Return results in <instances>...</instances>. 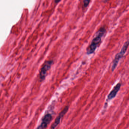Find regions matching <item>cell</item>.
<instances>
[{
	"label": "cell",
	"instance_id": "1",
	"mask_svg": "<svg viewBox=\"0 0 129 129\" xmlns=\"http://www.w3.org/2000/svg\"><path fill=\"white\" fill-rule=\"evenodd\" d=\"M105 32L106 29L104 27H102L100 28L96 33V37L93 39L90 45L87 49V54L90 55L95 52L96 48L101 43L102 37H103Z\"/></svg>",
	"mask_w": 129,
	"mask_h": 129
},
{
	"label": "cell",
	"instance_id": "2",
	"mask_svg": "<svg viewBox=\"0 0 129 129\" xmlns=\"http://www.w3.org/2000/svg\"><path fill=\"white\" fill-rule=\"evenodd\" d=\"M129 46V40H128L125 42L120 52L116 54V56L115 57L114 59L113 60V63H112L111 68L112 71H113L117 67L120 59L123 57L125 53L126 52Z\"/></svg>",
	"mask_w": 129,
	"mask_h": 129
},
{
	"label": "cell",
	"instance_id": "3",
	"mask_svg": "<svg viewBox=\"0 0 129 129\" xmlns=\"http://www.w3.org/2000/svg\"><path fill=\"white\" fill-rule=\"evenodd\" d=\"M53 62V60H49L45 62L40 71V77L41 81L44 80L45 79L47 71L50 69Z\"/></svg>",
	"mask_w": 129,
	"mask_h": 129
},
{
	"label": "cell",
	"instance_id": "4",
	"mask_svg": "<svg viewBox=\"0 0 129 129\" xmlns=\"http://www.w3.org/2000/svg\"><path fill=\"white\" fill-rule=\"evenodd\" d=\"M52 117L51 114H46L42 119V122L40 126H38L37 129H46L52 120Z\"/></svg>",
	"mask_w": 129,
	"mask_h": 129
},
{
	"label": "cell",
	"instance_id": "5",
	"mask_svg": "<svg viewBox=\"0 0 129 129\" xmlns=\"http://www.w3.org/2000/svg\"><path fill=\"white\" fill-rule=\"evenodd\" d=\"M69 107L68 106H66L62 111L59 113L58 117H57L54 121V123L51 126V129H55L56 127L59 124L61 119L64 116L67 112L68 111Z\"/></svg>",
	"mask_w": 129,
	"mask_h": 129
},
{
	"label": "cell",
	"instance_id": "6",
	"mask_svg": "<svg viewBox=\"0 0 129 129\" xmlns=\"http://www.w3.org/2000/svg\"><path fill=\"white\" fill-rule=\"evenodd\" d=\"M121 84L120 83H118L113 88L112 90L110 92L108 96V99L109 100H111L116 96L117 93L120 90L121 87Z\"/></svg>",
	"mask_w": 129,
	"mask_h": 129
},
{
	"label": "cell",
	"instance_id": "7",
	"mask_svg": "<svg viewBox=\"0 0 129 129\" xmlns=\"http://www.w3.org/2000/svg\"><path fill=\"white\" fill-rule=\"evenodd\" d=\"M90 1H88V0H86V1H83V6L84 7H87V6L89 5Z\"/></svg>",
	"mask_w": 129,
	"mask_h": 129
}]
</instances>
